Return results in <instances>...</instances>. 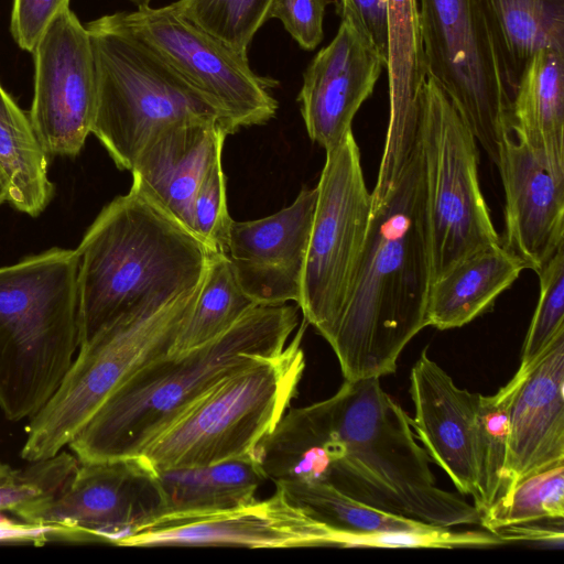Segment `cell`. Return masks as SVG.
Listing matches in <instances>:
<instances>
[{
    "label": "cell",
    "instance_id": "cell-1",
    "mask_svg": "<svg viewBox=\"0 0 564 564\" xmlns=\"http://www.w3.org/2000/svg\"><path fill=\"white\" fill-rule=\"evenodd\" d=\"M431 282L416 141L401 175L372 209L349 293L326 339L345 380L381 378L397 370L405 346L427 326Z\"/></svg>",
    "mask_w": 564,
    "mask_h": 564
},
{
    "label": "cell",
    "instance_id": "cell-2",
    "mask_svg": "<svg viewBox=\"0 0 564 564\" xmlns=\"http://www.w3.org/2000/svg\"><path fill=\"white\" fill-rule=\"evenodd\" d=\"M299 310L257 305L203 346L144 365L106 398L67 447L79 463L137 458L223 379L281 352L299 324Z\"/></svg>",
    "mask_w": 564,
    "mask_h": 564
},
{
    "label": "cell",
    "instance_id": "cell-3",
    "mask_svg": "<svg viewBox=\"0 0 564 564\" xmlns=\"http://www.w3.org/2000/svg\"><path fill=\"white\" fill-rule=\"evenodd\" d=\"M379 379L345 380L330 398L303 406L344 446L324 484L364 505L430 525L479 524L474 505L437 486L412 419Z\"/></svg>",
    "mask_w": 564,
    "mask_h": 564
},
{
    "label": "cell",
    "instance_id": "cell-4",
    "mask_svg": "<svg viewBox=\"0 0 564 564\" xmlns=\"http://www.w3.org/2000/svg\"><path fill=\"white\" fill-rule=\"evenodd\" d=\"M76 251L82 343L195 289L212 254L198 236L132 187L102 208Z\"/></svg>",
    "mask_w": 564,
    "mask_h": 564
},
{
    "label": "cell",
    "instance_id": "cell-5",
    "mask_svg": "<svg viewBox=\"0 0 564 564\" xmlns=\"http://www.w3.org/2000/svg\"><path fill=\"white\" fill-rule=\"evenodd\" d=\"M76 249L0 268V409L17 422L51 398L82 343Z\"/></svg>",
    "mask_w": 564,
    "mask_h": 564
},
{
    "label": "cell",
    "instance_id": "cell-6",
    "mask_svg": "<svg viewBox=\"0 0 564 564\" xmlns=\"http://www.w3.org/2000/svg\"><path fill=\"white\" fill-rule=\"evenodd\" d=\"M95 65L96 107L91 133L116 166L131 171L145 143L162 129L221 112L117 13L87 23Z\"/></svg>",
    "mask_w": 564,
    "mask_h": 564
},
{
    "label": "cell",
    "instance_id": "cell-7",
    "mask_svg": "<svg viewBox=\"0 0 564 564\" xmlns=\"http://www.w3.org/2000/svg\"><path fill=\"white\" fill-rule=\"evenodd\" d=\"M303 318L284 349L229 375L138 456L152 470L207 466L249 455L273 432L299 392L305 369Z\"/></svg>",
    "mask_w": 564,
    "mask_h": 564
},
{
    "label": "cell",
    "instance_id": "cell-8",
    "mask_svg": "<svg viewBox=\"0 0 564 564\" xmlns=\"http://www.w3.org/2000/svg\"><path fill=\"white\" fill-rule=\"evenodd\" d=\"M202 282L161 311L121 318L82 343L57 389L30 417L20 456L34 462L59 453L123 380L169 354Z\"/></svg>",
    "mask_w": 564,
    "mask_h": 564
},
{
    "label": "cell",
    "instance_id": "cell-9",
    "mask_svg": "<svg viewBox=\"0 0 564 564\" xmlns=\"http://www.w3.org/2000/svg\"><path fill=\"white\" fill-rule=\"evenodd\" d=\"M417 144L434 281L464 257L501 239L479 185L476 138L430 76L420 99Z\"/></svg>",
    "mask_w": 564,
    "mask_h": 564
},
{
    "label": "cell",
    "instance_id": "cell-10",
    "mask_svg": "<svg viewBox=\"0 0 564 564\" xmlns=\"http://www.w3.org/2000/svg\"><path fill=\"white\" fill-rule=\"evenodd\" d=\"M427 76L497 165L512 91L484 0H417Z\"/></svg>",
    "mask_w": 564,
    "mask_h": 564
},
{
    "label": "cell",
    "instance_id": "cell-11",
    "mask_svg": "<svg viewBox=\"0 0 564 564\" xmlns=\"http://www.w3.org/2000/svg\"><path fill=\"white\" fill-rule=\"evenodd\" d=\"M297 303L326 340L349 293L371 218L361 155L352 131L326 151Z\"/></svg>",
    "mask_w": 564,
    "mask_h": 564
},
{
    "label": "cell",
    "instance_id": "cell-12",
    "mask_svg": "<svg viewBox=\"0 0 564 564\" xmlns=\"http://www.w3.org/2000/svg\"><path fill=\"white\" fill-rule=\"evenodd\" d=\"M116 13L221 112L231 133L275 116L279 105L270 89L278 83L256 74L248 56L192 22L173 2Z\"/></svg>",
    "mask_w": 564,
    "mask_h": 564
},
{
    "label": "cell",
    "instance_id": "cell-13",
    "mask_svg": "<svg viewBox=\"0 0 564 564\" xmlns=\"http://www.w3.org/2000/svg\"><path fill=\"white\" fill-rule=\"evenodd\" d=\"M153 474L138 457L78 462L53 497L15 517L26 524L55 528L70 538L118 545L155 518L159 494Z\"/></svg>",
    "mask_w": 564,
    "mask_h": 564
},
{
    "label": "cell",
    "instance_id": "cell-14",
    "mask_svg": "<svg viewBox=\"0 0 564 564\" xmlns=\"http://www.w3.org/2000/svg\"><path fill=\"white\" fill-rule=\"evenodd\" d=\"M371 533L334 529L291 501L282 488L264 500L205 514L161 517L119 546L370 547Z\"/></svg>",
    "mask_w": 564,
    "mask_h": 564
},
{
    "label": "cell",
    "instance_id": "cell-15",
    "mask_svg": "<svg viewBox=\"0 0 564 564\" xmlns=\"http://www.w3.org/2000/svg\"><path fill=\"white\" fill-rule=\"evenodd\" d=\"M32 54L33 130L47 155L76 156L91 133L96 107L88 31L68 7L50 22Z\"/></svg>",
    "mask_w": 564,
    "mask_h": 564
},
{
    "label": "cell",
    "instance_id": "cell-16",
    "mask_svg": "<svg viewBox=\"0 0 564 564\" xmlns=\"http://www.w3.org/2000/svg\"><path fill=\"white\" fill-rule=\"evenodd\" d=\"M384 66L364 31L351 19L341 18L334 39L303 74L297 101L310 139L327 151L351 132L352 120Z\"/></svg>",
    "mask_w": 564,
    "mask_h": 564
},
{
    "label": "cell",
    "instance_id": "cell-17",
    "mask_svg": "<svg viewBox=\"0 0 564 564\" xmlns=\"http://www.w3.org/2000/svg\"><path fill=\"white\" fill-rule=\"evenodd\" d=\"M316 200L317 188L304 187L273 215L231 221L226 254L258 305L299 303Z\"/></svg>",
    "mask_w": 564,
    "mask_h": 564
},
{
    "label": "cell",
    "instance_id": "cell-18",
    "mask_svg": "<svg viewBox=\"0 0 564 564\" xmlns=\"http://www.w3.org/2000/svg\"><path fill=\"white\" fill-rule=\"evenodd\" d=\"M497 166L505 191L502 246L538 273L564 246V181L558 180L509 124Z\"/></svg>",
    "mask_w": 564,
    "mask_h": 564
},
{
    "label": "cell",
    "instance_id": "cell-19",
    "mask_svg": "<svg viewBox=\"0 0 564 564\" xmlns=\"http://www.w3.org/2000/svg\"><path fill=\"white\" fill-rule=\"evenodd\" d=\"M412 427L431 460L462 495L477 490L476 420L480 393L458 388L423 350L410 373Z\"/></svg>",
    "mask_w": 564,
    "mask_h": 564
},
{
    "label": "cell",
    "instance_id": "cell-20",
    "mask_svg": "<svg viewBox=\"0 0 564 564\" xmlns=\"http://www.w3.org/2000/svg\"><path fill=\"white\" fill-rule=\"evenodd\" d=\"M228 134L217 120H191L162 129L139 153L130 171L131 187L194 232L195 194L221 155Z\"/></svg>",
    "mask_w": 564,
    "mask_h": 564
},
{
    "label": "cell",
    "instance_id": "cell-21",
    "mask_svg": "<svg viewBox=\"0 0 564 564\" xmlns=\"http://www.w3.org/2000/svg\"><path fill=\"white\" fill-rule=\"evenodd\" d=\"M389 120L371 208L397 182L416 145L420 99L427 77L417 0H387Z\"/></svg>",
    "mask_w": 564,
    "mask_h": 564
},
{
    "label": "cell",
    "instance_id": "cell-22",
    "mask_svg": "<svg viewBox=\"0 0 564 564\" xmlns=\"http://www.w3.org/2000/svg\"><path fill=\"white\" fill-rule=\"evenodd\" d=\"M560 464H564V334L531 369L513 398L503 495L524 478Z\"/></svg>",
    "mask_w": 564,
    "mask_h": 564
},
{
    "label": "cell",
    "instance_id": "cell-23",
    "mask_svg": "<svg viewBox=\"0 0 564 564\" xmlns=\"http://www.w3.org/2000/svg\"><path fill=\"white\" fill-rule=\"evenodd\" d=\"M523 270V263L501 242L469 253L432 281L426 325L445 330L470 323L487 312Z\"/></svg>",
    "mask_w": 564,
    "mask_h": 564
},
{
    "label": "cell",
    "instance_id": "cell-24",
    "mask_svg": "<svg viewBox=\"0 0 564 564\" xmlns=\"http://www.w3.org/2000/svg\"><path fill=\"white\" fill-rule=\"evenodd\" d=\"M510 126L564 181V52L541 50L527 62L512 96Z\"/></svg>",
    "mask_w": 564,
    "mask_h": 564
},
{
    "label": "cell",
    "instance_id": "cell-25",
    "mask_svg": "<svg viewBox=\"0 0 564 564\" xmlns=\"http://www.w3.org/2000/svg\"><path fill=\"white\" fill-rule=\"evenodd\" d=\"M265 479L252 453L207 466L154 470L159 494L154 519L205 514L249 503Z\"/></svg>",
    "mask_w": 564,
    "mask_h": 564
},
{
    "label": "cell",
    "instance_id": "cell-26",
    "mask_svg": "<svg viewBox=\"0 0 564 564\" xmlns=\"http://www.w3.org/2000/svg\"><path fill=\"white\" fill-rule=\"evenodd\" d=\"M513 93L539 51L564 52V0H484Z\"/></svg>",
    "mask_w": 564,
    "mask_h": 564
},
{
    "label": "cell",
    "instance_id": "cell-27",
    "mask_svg": "<svg viewBox=\"0 0 564 564\" xmlns=\"http://www.w3.org/2000/svg\"><path fill=\"white\" fill-rule=\"evenodd\" d=\"M0 170L8 182V202L19 212L39 216L53 197L47 154L30 118L0 85Z\"/></svg>",
    "mask_w": 564,
    "mask_h": 564
},
{
    "label": "cell",
    "instance_id": "cell-28",
    "mask_svg": "<svg viewBox=\"0 0 564 564\" xmlns=\"http://www.w3.org/2000/svg\"><path fill=\"white\" fill-rule=\"evenodd\" d=\"M257 305L242 289L228 256L212 252L197 300L170 352H184L203 346Z\"/></svg>",
    "mask_w": 564,
    "mask_h": 564
},
{
    "label": "cell",
    "instance_id": "cell-29",
    "mask_svg": "<svg viewBox=\"0 0 564 564\" xmlns=\"http://www.w3.org/2000/svg\"><path fill=\"white\" fill-rule=\"evenodd\" d=\"M529 372L518 369L495 394H480L476 420L477 490L473 499L480 516L505 494L509 413Z\"/></svg>",
    "mask_w": 564,
    "mask_h": 564
},
{
    "label": "cell",
    "instance_id": "cell-30",
    "mask_svg": "<svg viewBox=\"0 0 564 564\" xmlns=\"http://www.w3.org/2000/svg\"><path fill=\"white\" fill-rule=\"evenodd\" d=\"M274 484L311 517L337 530L378 533L427 532L438 528L364 505L323 482L292 479Z\"/></svg>",
    "mask_w": 564,
    "mask_h": 564
},
{
    "label": "cell",
    "instance_id": "cell-31",
    "mask_svg": "<svg viewBox=\"0 0 564 564\" xmlns=\"http://www.w3.org/2000/svg\"><path fill=\"white\" fill-rule=\"evenodd\" d=\"M546 518H564V464L521 480L481 514L479 524L492 532Z\"/></svg>",
    "mask_w": 564,
    "mask_h": 564
},
{
    "label": "cell",
    "instance_id": "cell-32",
    "mask_svg": "<svg viewBox=\"0 0 564 564\" xmlns=\"http://www.w3.org/2000/svg\"><path fill=\"white\" fill-rule=\"evenodd\" d=\"M274 0H177L180 12L236 52L246 55L259 29L270 20Z\"/></svg>",
    "mask_w": 564,
    "mask_h": 564
},
{
    "label": "cell",
    "instance_id": "cell-33",
    "mask_svg": "<svg viewBox=\"0 0 564 564\" xmlns=\"http://www.w3.org/2000/svg\"><path fill=\"white\" fill-rule=\"evenodd\" d=\"M28 463L14 469L0 462V512L15 516L53 497L78 466L76 456L63 449L52 457Z\"/></svg>",
    "mask_w": 564,
    "mask_h": 564
},
{
    "label": "cell",
    "instance_id": "cell-34",
    "mask_svg": "<svg viewBox=\"0 0 564 564\" xmlns=\"http://www.w3.org/2000/svg\"><path fill=\"white\" fill-rule=\"evenodd\" d=\"M538 304L529 325L518 369L531 371L553 341L564 334V248L536 273Z\"/></svg>",
    "mask_w": 564,
    "mask_h": 564
},
{
    "label": "cell",
    "instance_id": "cell-35",
    "mask_svg": "<svg viewBox=\"0 0 564 564\" xmlns=\"http://www.w3.org/2000/svg\"><path fill=\"white\" fill-rule=\"evenodd\" d=\"M231 221L227 208L226 177L220 155L207 170L195 194L194 232L212 252L226 253Z\"/></svg>",
    "mask_w": 564,
    "mask_h": 564
},
{
    "label": "cell",
    "instance_id": "cell-36",
    "mask_svg": "<svg viewBox=\"0 0 564 564\" xmlns=\"http://www.w3.org/2000/svg\"><path fill=\"white\" fill-rule=\"evenodd\" d=\"M332 0H274L270 19H278L285 31L306 51L323 41L326 7Z\"/></svg>",
    "mask_w": 564,
    "mask_h": 564
},
{
    "label": "cell",
    "instance_id": "cell-37",
    "mask_svg": "<svg viewBox=\"0 0 564 564\" xmlns=\"http://www.w3.org/2000/svg\"><path fill=\"white\" fill-rule=\"evenodd\" d=\"M69 7V0H13L10 29L15 43L33 52L54 17Z\"/></svg>",
    "mask_w": 564,
    "mask_h": 564
},
{
    "label": "cell",
    "instance_id": "cell-38",
    "mask_svg": "<svg viewBox=\"0 0 564 564\" xmlns=\"http://www.w3.org/2000/svg\"><path fill=\"white\" fill-rule=\"evenodd\" d=\"M339 18L351 19L387 58V0H336Z\"/></svg>",
    "mask_w": 564,
    "mask_h": 564
},
{
    "label": "cell",
    "instance_id": "cell-39",
    "mask_svg": "<svg viewBox=\"0 0 564 564\" xmlns=\"http://www.w3.org/2000/svg\"><path fill=\"white\" fill-rule=\"evenodd\" d=\"M564 518H546L501 527L492 531L503 543L538 542L563 544Z\"/></svg>",
    "mask_w": 564,
    "mask_h": 564
},
{
    "label": "cell",
    "instance_id": "cell-40",
    "mask_svg": "<svg viewBox=\"0 0 564 564\" xmlns=\"http://www.w3.org/2000/svg\"><path fill=\"white\" fill-rule=\"evenodd\" d=\"M9 196V188H8V182L6 180V176L3 175L2 171L0 170V205L4 202H8Z\"/></svg>",
    "mask_w": 564,
    "mask_h": 564
},
{
    "label": "cell",
    "instance_id": "cell-41",
    "mask_svg": "<svg viewBox=\"0 0 564 564\" xmlns=\"http://www.w3.org/2000/svg\"><path fill=\"white\" fill-rule=\"evenodd\" d=\"M130 1L135 3L139 7V6L150 4V2L152 0H130Z\"/></svg>",
    "mask_w": 564,
    "mask_h": 564
}]
</instances>
